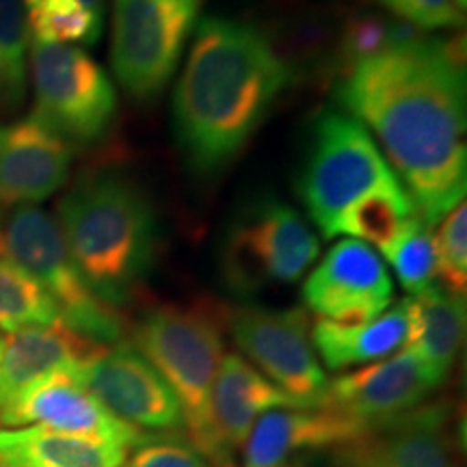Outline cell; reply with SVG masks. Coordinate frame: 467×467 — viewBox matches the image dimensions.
<instances>
[{
  "mask_svg": "<svg viewBox=\"0 0 467 467\" xmlns=\"http://www.w3.org/2000/svg\"><path fill=\"white\" fill-rule=\"evenodd\" d=\"M55 323L61 317L48 292L14 262L0 258V331L17 334Z\"/></svg>",
  "mask_w": 467,
  "mask_h": 467,
  "instance_id": "24",
  "label": "cell"
},
{
  "mask_svg": "<svg viewBox=\"0 0 467 467\" xmlns=\"http://www.w3.org/2000/svg\"><path fill=\"white\" fill-rule=\"evenodd\" d=\"M443 381L446 377L413 350L402 348L394 358L329 381L320 405L375 431L377 426L424 405Z\"/></svg>",
  "mask_w": 467,
  "mask_h": 467,
  "instance_id": "12",
  "label": "cell"
},
{
  "mask_svg": "<svg viewBox=\"0 0 467 467\" xmlns=\"http://www.w3.org/2000/svg\"><path fill=\"white\" fill-rule=\"evenodd\" d=\"M394 175L372 134L355 117L325 110L309 130L296 192L312 223L331 238L344 210Z\"/></svg>",
  "mask_w": 467,
  "mask_h": 467,
  "instance_id": "6",
  "label": "cell"
},
{
  "mask_svg": "<svg viewBox=\"0 0 467 467\" xmlns=\"http://www.w3.org/2000/svg\"><path fill=\"white\" fill-rule=\"evenodd\" d=\"M80 3H83L87 9H91L96 16L104 17V5H107V0H80Z\"/></svg>",
  "mask_w": 467,
  "mask_h": 467,
  "instance_id": "33",
  "label": "cell"
},
{
  "mask_svg": "<svg viewBox=\"0 0 467 467\" xmlns=\"http://www.w3.org/2000/svg\"><path fill=\"white\" fill-rule=\"evenodd\" d=\"M299 467H381L379 465L377 448L372 441V435L366 433L337 446L329 451L318 452L317 457L307 459Z\"/></svg>",
  "mask_w": 467,
  "mask_h": 467,
  "instance_id": "32",
  "label": "cell"
},
{
  "mask_svg": "<svg viewBox=\"0 0 467 467\" xmlns=\"http://www.w3.org/2000/svg\"><path fill=\"white\" fill-rule=\"evenodd\" d=\"M225 467H236V465H234V463H232V465H225Z\"/></svg>",
  "mask_w": 467,
  "mask_h": 467,
  "instance_id": "36",
  "label": "cell"
},
{
  "mask_svg": "<svg viewBox=\"0 0 467 467\" xmlns=\"http://www.w3.org/2000/svg\"><path fill=\"white\" fill-rule=\"evenodd\" d=\"M28 424L57 431V433L100 440L124 451L128 448L132 451L139 443L154 437L115 418L78 381L76 372H57L0 409V426L5 429Z\"/></svg>",
  "mask_w": 467,
  "mask_h": 467,
  "instance_id": "14",
  "label": "cell"
},
{
  "mask_svg": "<svg viewBox=\"0 0 467 467\" xmlns=\"http://www.w3.org/2000/svg\"><path fill=\"white\" fill-rule=\"evenodd\" d=\"M422 35L424 31L405 20H399V17H383L375 14L353 16L344 25L340 37L344 72L366 61V58L416 42Z\"/></svg>",
  "mask_w": 467,
  "mask_h": 467,
  "instance_id": "28",
  "label": "cell"
},
{
  "mask_svg": "<svg viewBox=\"0 0 467 467\" xmlns=\"http://www.w3.org/2000/svg\"><path fill=\"white\" fill-rule=\"evenodd\" d=\"M399 20L420 31L459 28L465 25V0H375Z\"/></svg>",
  "mask_w": 467,
  "mask_h": 467,
  "instance_id": "30",
  "label": "cell"
},
{
  "mask_svg": "<svg viewBox=\"0 0 467 467\" xmlns=\"http://www.w3.org/2000/svg\"><path fill=\"white\" fill-rule=\"evenodd\" d=\"M126 451L42 426H0V467H121Z\"/></svg>",
  "mask_w": 467,
  "mask_h": 467,
  "instance_id": "21",
  "label": "cell"
},
{
  "mask_svg": "<svg viewBox=\"0 0 467 467\" xmlns=\"http://www.w3.org/2000/svg\"><path fill=\"white\" fill-rule=\"evenodd\" d=\"M266 35L230 17H203L171 100L173 134L189 165L214 173L241 154L290 85Z\"/></svg>",
  "mask_w": 467,
  "mask_h": 467,
  "instance_id": "2",
  "label": "cell"
},
{
  "mask_svg": "<svg viewBox=\"0 0 467 467\" xmlns=\"http://www.w3.org/2000/svg\"><path fill=\"white\" fill-rule=\"evenodd\" d=\"M22 5L33 42L91 46L100 39L104 17L80 0H22Z\"/></svg>",
  "mask_w": 467,
  "mask_h": 467,
  "instance_id": "25",
  "label": "cell"
},
{
  "mask_svg": "<svg viewBox=\"0 0 467 467\" xmlns=\"http://www.w3.org/2000/svg\"><path fill=\"white\" fill-rule=\"evenodd\" d=\"M31 119L69 148L100 141L113 126L117 93L109 74L85 50L66 44L31 46Z\"/></svg>",
  "mask_w": 467,
  "mask_h": 467,
  "instance_id": "8",
  "label": "cell"
},
{
  "mask_svg": "<svg viewBox=\"0 0 467 467\" xmlns=\"http://www.w3.org/2000/svg\"><path fill=\"white\" fill-rule=\"evenodd\" d=\"M463 39L422 37L344 72L337 102L377 137L418 217L435 227L467 189Z\"/></svg>",
  "mask_w": 467,
  "mask_h": 467,
  "instance_id": "1",
  "label": "cell"
},
{
  "mask_svg": "<svg viewBox=\"0 0 467 467\" xmlns=\"http://www.w3.org/2000/svg\"><path fill=\"white\" fill-rule=\"evenodd\" d=\"M57 217L87 284L110 306H124L159 251V221L141 186L119 173L87 175L61 197Z\"/></svg>",
  "mask_w": 467,
  "mask_h": 467,
  "instance_id": "3",
  "label": "cell"
},
{
  "mask_svg": "<svg viewBox=\"0 0 467 467\" xmlns=\"http://www.w3.org/2000/svg\"><path fill=\"white\" fill-rule=\"evenodd\" d=\"M309 327L312 323L303 307L225 309V329L251 359V366L299 407H320L329 379L312 347Z\"/></svg>",
  "mask_w": 467,
  "mask_h": 467,
  "instance_id": "10",
  "label": "cell"
},
{
  "mask_svg": "<svg viewBox=\"0 0 467 467\" xmlns=\"http://www.w3.org/2000/svg\"><path fill=\"white\" fill-rule=\"evenodd\" d=\"M303 303L318 318L366 323L381 317L394 299V282L370 244L340 241L309 273L301 288Z\"/></svg>",
  "mask_w": 467,
  "mask_h": 467,
  "instance_id": "13",
  "label": "cell"
},
{
  "mask_svg": "<svg viewBox=\"0 0 467 467\" xmlns=\"http://www.w3.org/2000/svg\"><path fill=\"white\" fill-rule=\"evenodd\" d=\"M437 285L465 296L467 288V206L461 202L437 223Z\"/></svg>",
  "mask_w": 467,
  "mask_h": 467,
  "instance_id": "29",
  "label": "cell"
},
{
  "mask_svg": "<svg viewBox=\"0 0 467 467\" xmlns=\"http://www.w3.org/2000/svg\"><path fill=\"white\" fill-rule=\"evenodd\" d=\"M275 407H299L243 355L227 353L214 377L208 405V441L203 457L210 465H232L249 431L262 413Z\"/></svg>",
  "mask_w": 467,
  "mask_h": 467,
  "instance_id": "15",
  "label": "cell"
},
{
  "mask_svg": "<svg viewBox=\"0 0 467 467\" xmlns=\"http://www.w3.org/2000/svg\"><path fill=\"white\" fill-rule=\"evenodd\" d=\"M370 435L381 467H459V440L446 400L424 402Z\"/></svg>",
  "mask_w": 467,
  "mask_h": 467,
  "instance_id": "19",
  "label": "cell"
},
{
  "mask_svg": "<svg viewBox=\"0 0 467 467\" xmlns=\"http://www.w3.org/2000/svg\"><path fill=\"white\" fill-rule=\"evenodd\" d=\"M72 148L28 119L0 124V206H33L67 182Z\"/></svg>",
  "mask_w": 467,
  "mask_h": 467,
  "instance_id": "17",
  "label": "cell"
},
{
  "mask_svg": "<svg viewBox=\"0 0 467 467\" xmlns=\"http://www.w3.org/2000/svg\"><path fill=\"white\" fill-rule=\"evenodd\" d=\"M312 347L329 370H347L350 366L381 361L407 344L409 301L402 299L388 307L381 317L366 323H334L317 318L309 327Z\"/></svg>",
  "mask_w": 467,
  "mask_h": 467,
  "instance_id": "20",
  "label": "cell"
},
{
  "mask_svg": "<svg viewBox=\"0 0 467 467\" xmlns=\"http://www.w3.org/2000/svg\"><path fill=\"white\" fill-rule=\"evenodd\" d=\"M409 350L441 377L451 375L465 336V296L441 285L409 296Z\"/></svg>",
  "mask_w": 467,
  "mask_h": 467,
  "instance_id": "22",
  "label": "cell"
},
{
  "mask_svg": "<svg viewBox=\"0 0 467 467\" xmlns=\"http://www.w3.org/2000/svg\"><path fill=\"white\" fill-rule=\"evenodd\" d=\"M100 348L102 344L87 340L63 323L5 336L0 359V409L57 372L78 375L80 368Z\"/></svg>",
  "mask_w": 467,
  "mask_h": 467,
  "instance_id": "18",
  "label": "cell"
},
{
  "mask_svg": "<svg viewBox=\"0 0 467 467\" xmlns=\"http://www.w3.org/2000/svg\"><path fill=\"white\" fill-rule=\"evenodd\" d=\"M128 467H213L200 451L182 443V437L154 435L132 448Z\"/></svg>",
  "mask_w": 467,
  "mask_h": 467,
  "instance_id": "31",
  "label": "cell"
},
{
  "mask_svg": "<svg viewBox=\"0 0 467 467\" xmlns=\"http://www.w3.org/2000/svg\"><path fill=\"white\" fill-rule=\"evenodd\" d=\"M76 377L115 418L134 429L186 435L182 407L171 388L132 344L102 347Z\"/></svg>",
  "mask_w": 467,
  "mask_h": 467,
  "instance_id": "11",
  "label": "cell"
},
{
  "mask_svg": "<svg viewBox=\"0 0 467 467\" xmlns=\"http://www.w3.org/2000/svg\"><path fill=\"white\" fill-rule=\"evenodd\" d=\"M366 433L370 431L323 405L271 409L243 443V467H299L318 452Z\"/></svg>",
  "mask_w": 467,
  "mask_h": 467,
  "instance_id": "16",
  "label": "cell"
},
{
  "mask_svg": "<svg viewBox=\"0 0 467 467\" xmlns=\"http://www.w3.org/2000/svg\"><path fill=\"white\" fill-rule=\"evenodd\" d=\"M132 347L165 379L182 407L186 437L203 454L208 405L225 348V309L195 301L151 307L132 327Z\"/></svg>",
  "mask_w": 467,
  "mask_h": 467,
  "instance_id": "4",
  "label": "cell"
},
{
  "mask_svg": "<svg viewBox=\"0 0 467 467\" xmlns=\"http://www.w3.org/2000/svg\"><path fill=\"white\" fill-rule=\"evenodd\" d=\"M197 7L178 0H115L110 61L134 100L165 89L197 25Z\"/></svg>",
  "mask_w": 467,
  "mask_h": 467,
  "instance_id": "9",
  "label": "cell"
},
{
  "mask_svg": "<svg viewBox=\"0 0 467 467\" xmlns=\"http://www.w3.org/2000/svg\"><path fill=\"white\" fill-rule=\"evenodd\" d=\"M416 206L413 200L399 178H389L368 191L364 197L340 214L336 221L334 236H350L353 241L372 243L379 249L388 244L402 230L407 221L416 217Z\"/></svg>",
  "mask_w": 467,
  "mask_h": 467,
  "instance_id": "23",
  "label": "cell"
},
{
  "mask_svg": "<svg viewBox=\"0 0 467 467\" xmlns=\"http://www.w3.org/2000/svg\"><path fill=\"white\" fill-rule=\"evenodd\" d=\"M178 3H186V5H192V7H197V9H200L202 0H178Z\"/></svg>",
  "mask_w": 467,
  "mask_h": 467,
  "instance_id": "34",
  "label": "cell"
},
{
  "mask_svg": "<svg viewBox=\"0 0 467 467\" xmlns=\"http://www.w3.org/2000/svg\"><path fill=\"white\" fill-rule=\"evenodd\" d=\"M28 35L22 0H0V109H16L25 100Z\"/></svg>",
  "mask_w": 467,
  "mask_h": 467,
  "instance_id": "27",
  "label": "cell"
},
{
  "mask_svg": "<svg viewBox=\"0 0 467 467\" xmlns=\"http://www.w3.org/2000/svg\"><path fill=\"white\" fill-rule=\"evenodd\" d=\"M0 258L14 262L57 303L61 323L87 340L115 347L128 331L119 307L93 292L76 266L57 219L35 206H20L0 225Z\"/></svg>",
  "mask_w": 467,
  "mask_h": 467,
  "instance_id": "5",
  "label": "cell"
},
{
  "mask_svg": "<svg viewBox=\"0 0 467 467\" xmlns=\"http://www.w3.org/2000/svg\"><path fill=\"white\" fill-rule=\"evenodd\" d=\"M317 232L295 208L275 197L238 214L221 244V275L238 295L295 284L318 260Z\"/></svg>",
  "mask_w": 467,
  "mask_h": 467,
  "instance_id": "7",
  "label": "cell"
},
{
  "mask_svg": "<svg viewBox=\"0 0 467 467\" xmlns=\"http://www.w3.org/2000/svg\"><path fill=\"white\" fill-rule=\"evenodd\" d=\"M3 350H5V336L0 334V359H3Z\"/></svg>",
  "mask_w": 467,
  "mask_h": 467,
  "instance_id": "35",
  "label": "cell"
},
{
  "mask_svg": "<svg viewBox=\"0 0 467 467\" xmlns=\"http://www.w3.org/2000/svg\"><path fill=\"white\" fill-rule=\"evenodd\" d=\"M381 254L394 268L402 288L411 296L433 288L437 284L433 227L426 225L418 214L402 225V230L392 241L383 244Z\"/></svg>",
  "mask_w": 467,
  "mask_h": 467,
  "instance_id": "26",
  "label": "cell"
}]
</instances>
